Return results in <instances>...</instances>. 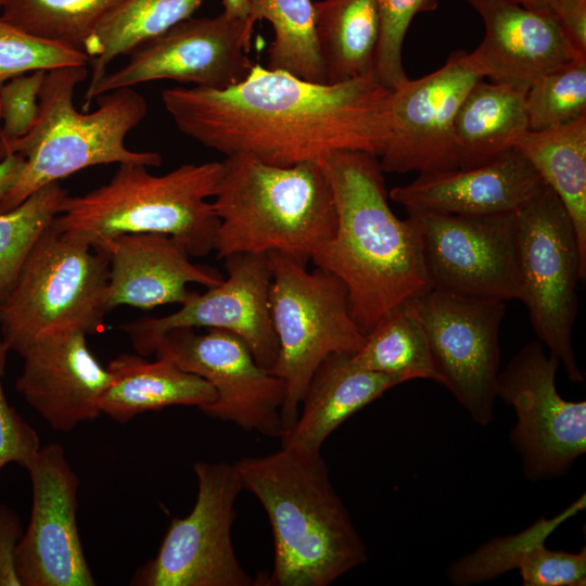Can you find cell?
<instances>
[{
	"instance_id": "ab89813d",
	"label": "cell",
	"mask_w": 586,
	"mask_h": 586,
	"mask_svg": "<svg viewBox=\"0 0 586 586\" xmlns=\"http://www.w3.org/2000/svg\"><path fill=\"white\" fill-rule=\"evenodd\" d=\"M22 535L17 515L0 505V586H22L16 571V549Z\"/></svg>"
},
{
	"instance_id": "8d00e7d4",
	"label": "cell",
	"mask_w": 586,
	"mask_h": 586,
	"mask_svg": "<svg viewBox=\"0 0 586 586\" xmlns=\"http://www.w3.org/2000/svg\"><path fill=\"white\" fill-rule=\"evenodd\" d=\"M515 568L525 586H584L586 549L571 553L548 549L539 542L523 553Z\"/></svg>"
},
{
	"instance_id": "44dd1931",
	"label": "cell",
	"mask_w": 586,
	"mask_h": 586,
	"mask_svg": "<svg viewBox=\"0 0 586 586\" xmlns=\"http://www.w3.org/2000/svg\"><path fill=\"white\" fill-rule=\"evenodd\" d=\"M22 357L16 390L53 429L69 431L102 413L100 400L112 373L89 351L85 332L46 339Z\"/></svg>"
},
{
	"instance_id": "7402d4cb",
	"label": "cell",
	"mask_w": 586,
	"mask_h": 586,
	"mask_svg": "<svg viewBox=\"0 0 586 586\" xmlns=\"http://www.w3.org/2000/svg\"><path fill=\"white\" fill-rule=\"evenodd\" d=\"M110 254L107 310L119 305L142 309L182 304L191 294L189 283L212 288L224 277L193 264L186 247L160 233L115 237L105 247Z\"/></svg>"
},
{
	"instance_id": "e0dca14e",
	"label": "cell",
	"mask_w": 586,
	"mask_h": 586,
	"mask_svg": "<svg viewBox=\"0 0 586 586\" xmlns=\"http://www.w3.org/2000/svg\"><path fill=\"white\" fill-rule=\"evenodd\" d=\"M454 51L437 71L391 90L390 136L378 157L383 173L458 169L455 118L466 94L480 79Z\"/></svg>"
},
{
	"instance_id": "f35d334b",
	"label": "cell",
	"mask_w": 586,
	"mask_h": 586,
	"mask_svg": "<svg viewBox=\"0 0 586 586\" xmlns=\"http://www.w3.org/2000/svg\"><path fill=\"white\" fill-rule=\"evenodd\" d=\"M5 349L0 335V470L15 462L25 469L31 463L40 449L36 431L17 413L4 394Z\"/></svg>"
},
{
	"instance_id": "f546056e",
	"label": "cell",
	"mask_w": 586,
	"mask_h": 586,
	"mask_svg": "<svg viewBox=\"0 0 586 586\" xmlns=\"http://www.w3.org/2000/svg\"><path fill=\"white\" fill-rule=\"evenodd\" d=\"M352 359L360 368L395 375L403 382L435 381L425 334L404 304L388 310L375 323Z\"/></svg>"
},
{
	"instance_id": "7a4b0ae2",
	"label": "cell",
	"mask_w": 586,
	"mask_h": 586,
	"mask_svg": "<svg viewBox=\"0 0 586 586\" xmlns=\"http://www.w3.org/2000/svg\"><path fill=\"white\" fill-rule=\"evenodd\" d=\"M322 167L337 219L311 260L344 283L352 317L366 335L388 310L431 289L420 233L411 217L392 212L378 156L340 151Z\"/></svg>"
},
{
	"instance_id": "d590c367",
	"label": "cell",
	"mask_w": 586,
	"mask_h": 586,
	"mask_svg": "<svg viewBox=\"0 0 586 586\" xmlns=\"http://www.w3.org/2000/svg\"><path fill=\"white\" fill-rule=\"evenodd\" d=\"M380 35L373 77L388 89L408 79L402 61L405 36L412 18L420 12L433 11L437 0H377Z\"/></svg>"
},
{
	"instance_id": "6da1fadb",
	"label": "cell",
	"mask_w": 586,
	"mask_h": 586,
	"mask_svg": "<svg viewBox=\"0 0 586 586\" xmlns=\"http://www.w3.org/2000/svg\"><path fill=\"white\" fill-rule=\"evenodd\" d=\"M391 89L374 77L313 82L254 63L224 89L171 87L165 110L183 135L226 156L275 166L322 165L335 152L380 156L390 136Z\"/></svg>"
},
{
	"instance_id": "52a82bcc",
	"label": "cell",
	"mask_w": 586,
	"mask_h": 586,
	"mask_svg": "<svg viewBox=\"0 0 586 586\" xmlns=\"http://www.w3.org/2000/svg\"><path fill=\"white\" fill-rule=\"evenodd\" d=\"M109 251L52 224L26 257L13 289L0 303V335L22 356L60 334L98 333L109 311Z\"/></svg>"
},
{
	"instance_id": "d6a6232c",
	"label": "cell",
	"mask_w": 586,
	"mask_h": 586,
	"mask_svg": "<svg viewBox=\"0 0 586 586\" xmlns=\"http://www.w3.org/2000/svg\"><path fill=\"white\" fill-rule=\"evenodd\" d=\"M528 130L537 131L586 116V58L574 59L538 77L527 89Z\"/></svg>"
},
{
	"instance_id": "f1b7e54d",
	"label": "cell",
	"mask_w": 586,
	"mask_h": 586,
	"mask_svg": "<svg viewBox=\"0 0 586 586\" xmlns=\"http://www.w3.org/2000/svg\"><path fill=\"white\" fill-rule=\"evenodd\" d=\"M252 23L266 20L273 31L267 66L313 82H327L318 51L310 0H249Z\"/></svg>"
},
{
	"instance_id": "5bb4252c",
	"label": "cell",
	"mask_w": 586,
	"mask_h": 586,
	"mask_svg": "<svg viewBox=\"0 0 586 586\" xmlns=\"http://www.w3.org/2000/svg\"><path fill=\"white\" fill-rule=\"evenodd\" d=\"M559 362L542 342L532 341L497 375V397L517 413L511 438L530 480L562 474L586 451V402L560 396Z\"/></svg>"
},
{
	"instance_id": "4dcf8cb0",
	"label": "cell",
	"mask_w": 586,
	"mask_h": 586,
	"mask_svg": "<svg viewBox=\"0 0 586 586\" xmlns=\"http://www.w3.org/2000/svg\"><path fill=\"white\" fill-rule=\"evenodd\" d=\"M122 1L0 0V15L29 35L84 52L98 24Z\"/></svg>"
},
{
	"instance_id": "30bf717a",
	"label": "cell",
	"mask_w": 586,
	"mask_h": 586,
	"mask_svg": "<svg viewBox=\"0 0 586 586\" xmlns=\"http://www.w3.org/2000/svg\"><path fill=\"white\" fill-rule=\"evenodd\" d=\"M198 496L186 518L173 519L158 552L133 574L138 586H252L232 544L234 502L243 488L235 464L198 461Z\"/></svg>"
},
{
	"instance_id": "ee69618b",
	"label": "cell",
	"mask_w": 586,
	"mask_h": 586,
	"mask_svg": "<svg viewBox=\"0 0 586 586\" xmlns=\"http://www.w3.org/2000/svg\"><path fill=\"white\" fill-rule=\"evenodd\" d=\"M528 9H549L552 0H513Z\"/></svg>"
},
{
	"instance_id": "4fadbf2b",
	"label": "cell",
	"mask_w": 586,
	"mask_h": 586,
	"mask_svg": "<svg viewBox=\"0 0 586 586\" xmlns=\"http://www.w3.org/2000/svg\"><path fill=\"white\" fill-rule=\"evenodd\" d=\"M515 214L408 213L420 233L431 289L470 298L519 300Z\"/></svg>"
},
{
	"instance_id": "3957f363",
	"label": "cell",
	"mask_w": 586,
	"mask_h": 586,
	"mask_svg": "<svg viewBox=\"0 0 586 586\" xmlns=\"http://www.w3.org/2000/svg\"><path fill=\"white\" fill-rule=\"evenodd\" d=\"M234 464L271 525L273 564L260 585L328 586L367 561L320 451L281 447Z\"/></svg>"
},
{
	"instance_id": "5b68a950",
	"label": "cell",
	"mask_w": 586,
	"mask_h": 586,
	"mask_svg": "<svg viewBox=\"0 0 586 586\" xmlns=\"http://www.w3.org/2000/svg\"><path fill=\"white\" fill-rule=\"evenodd\" d=\"M87 76L84 65L46 72L34 127L24 137L0 144V161L11 154L24 157L16 182L0 202V213L16 207L40 188L90 166L162 164L160 153L132 151L125 145L128 132L148 113L144 97L132 87L119 88L98 95L95 110L80 113L74 105V93Z\"/></svg>"
},
{
	"instance_id": "2e32d148",
	"label": "cell",
	"mask_w": 586,
	"mask_h": 586,
	"mask_svg": "<svg viewBox=\"0 0 586 586\" xmlns=\"http://www.w3.org/2000/svg\"><path fill=\"white\" fill-rule=\"evenodd\" d=\"M224 260L227 277L203 294L191 292L179 310L122 327L139 355L153 354L156 340L173 329H221L241 337L257 364L270 370L277 358L278 340L269 308L272 275L268 253L233 254Z\"/></svg>"
},
{
	"instance_id": "60d3db41",
	"label": "cell",
	"mask_w": 586,
	"mask_h": 586,
	"mask_svg": "<svg viewBox=\"0 0 586 586\" xmlns=\"http://www.w3.org/2000/svg\"><path fill=\"white\" fill-rule=\"evenodd\" d=\"M549 9L573 49L586 58V0H552Z\"/></svg>"
},
{
	"instance_id": "d6986e66",
	"label": "cell",
	"mask_w": 586,
	"mask_h": 586,
	"mask_svg": "<svg viewBox=\"0 0 586 586\" xmlns=\"http://www.w3.org/2000/svg\"><path fill=\"white\" fill-rule=\"evenodd\" d=\"M481 15L485 34L466 53L468 66L482 78L527 91L545 73L581 56L550 9H528L513 0H467Z\"/></svg>"
},
{
	"instance_id": "7c38bea8",
	"label": "cell",
	"mask_w": 586,
	"mask_h": 586,
	"mask_svg": "<svg viewBox=\"0 0 586 586\" xmlns=\"http://www.w3.org/2000/svg\"><path fill=\"white\" fill-rule=\"evenodd\" d=\"M254 25L249 17L225 12L187 18L135 49L124 66L106 73L84 98V110L100 94L160 79L212 89L237 85L254 65L250 58Z\"/></svg>"
},
{
	"instance_id": "484cf974",
	"label": "cell",
	"mask_w": 586,
	"mask_h": 586,
	"mask_svg": "<svg viewBox=\"0 0 586 586\" xmlns=\"http://www.w3.org/2000/svg\"><path fill=\"white\" fill-rule=\"evenodd\" d=\"M314 29L326 81L373 77L380 35L377 0L313 2Z\"/></svg>"
},
{
	"instance_id": "9c48e42d",
	"label": "cell",
	"mask_w": 586,
	"mask_h": 586,
	"mask_svg": "<svg viewBox=\"0 0 586 586\" xmlns=\"http://www.w3.org/2000/svg\"><path fill=\"white\" fill-rule=\"evenodd\" d=\"M520 297L539 341L572 382L584 381L572 345L577 282L586 276L566 208L546 183L515 214Z\"/></svg>"
},
{
	"instance_id": "ffe728a7",
	"label": "cell",
	"mask_w": 586,
	"mask_h": 586,
	"mask_svg": "<svg viewBox=\"0 0 586 586\" xmlns=\"http://www.w3.org/2000/svg\"><path fill=\"white\" fill-rule=\"evenodd\" d=\"M544 184L523 154L510 148L476 167L421 173L388 195L407 213L486 216L518 213Z\"/></svg>"
},
{
	"instance_id": "603a6c76",
	"label": "cell",
	"mask_w": 586,
	"mask_h": 586,
	"mask_svg": "<svg viewBox=\"0 0 586 586\" xmlns=\"http://www.w3.org/2000/svg\"><path fill=\"white\" fill-rule=\"evenodd\" d=\"M400 383L398 377L360 368L352 355H329L315 370L295 422L281 434V447L320 451L345 420Z\"/></svg>"
},
{
	"instance_id": "8fae6325",
	"label": "cell",
	"mask_w": 586,
	"mask_h": 586,
	"mask_svg": "<svg viewBox=\"0 0 586 586\" xmlns=\"http://www.w3.org/2000/svg\"><path fill=\"white\" fill-rule=\"evenodd\" d=\"M403 304L425 334L435 382L444 385L476 423L489 424L497 398L504 301L430 289Z\"/></svg>"
},
{
	"instance_id": "e575fe53",
	"label": "cell",
	"mask_w": 586,
	"mask_h": 586,
	"mask_svg": "<svg viewBox=\"0 0 586 586\" xmlns=\"http://www.w3.org/2000/svg\"><path fill=\"white\" fill-rule=\"evenodd\" d=\"M584 505L585 496H582L560 518L550 521L542 520L522 534L493 540L480 551L455 563L449 572L451 581L459 585L469 584L515 568L519 559L528 548L544 542L545 536L563 520L564 515L576 512Z\"/></svg>"
},
{
	"instance_id": "4316f807",
	"label": "cell",
	"mask_w": 586,
	"mask_h": 586,
	"mask_svg": "<svg viewBox=\"0 0 586 586\" xmlns=\"http://www.w3.org/2000/svg\"><path fill=\"white\" fill-rule=\"evenodd\" d=\"M566 208L586 263V116L544 130H527L513 143Z\"/></svg>"
},
{
	"instance_id": "b9f144b4",
	"label": "cell",
	"mask_w": 586,
	"mask_h": 586,
	"mask_svg": "<svg viewBox=\"0 0 586 586\" xmlns=\"http://www.w3.org/2000/svg\"><path fill=\"white\" fill-rule=\"evenodd\" d=\"M24 166V157L11 154L0 161V202L16 182Z\"/></svg>"
},
{
	"instance_id": "9a60e30c",
	"label": "cell",
	"mask_w": 586,
	"mask_h": 586,
	"mask_svg": "<svg viewBox=\"0 0 586 586\" xmlns=\"http://www.w3.org/2000/svg\"><path fill=\"white\" fill-rule=\"evenodd\" d=\"M156 358H167L207 381L216 399L202 409L246 431L269 437L282 433L284 383L255 360L247 344L227 330L173 329L154 343Z\"/></svg>"
},
{
	"instance_id": "ba28073f",
	"label": "cell",
	"mask_w": 586,
	"mask_h": 586,
	"mask_svg": "<svg viewBox=\"0 0 586 586\" xmlns=\"http://www.w3.org/2000/svg\"><path fill=\"white\" fill-rule=\"evenodd\" d=\"M268 258L269 308L278 340L269 371L284 383L283 433L295 422L319 364L331 354L354 355L365 335L352 317L347 290L337 277L320 269L308 272L306 266L278 252H269Z\"/></svg>"
},
{
	"instance_id": "cb8c5ba5",
	"label": "cell",
	"mask_w": 586,
	"mask_h": 586,
	"mask_svg": "<svg viewBox=\"0 0 586 586\" xmlns=\"http://www.w3.org/2000/svg\"><path fill=\"white\" fill-rule=\"evenodd\" d=\"M106 368L112 382L100 400V409L122 423L141 412L175 405L196 406L202 410L216 399V392L207 381L167 358L148 361L139 354H122Z\"/></svg>"
},
{
	"instance_id": "8992f818",
	"label": "cell",
	"mask_w": 586,
	"mask_h": 586,
	"mask_svg": "<svg viewBox=\"0 0 586 586\" xmlns=\"http://www.w3.org/2000/svg\"><path fill=\"white\" fill-rule=\"evenodd\" d=\"M221 162L183 164L152 175L141 164H119L111 180L79 196L67 195L53 225L104 249L117 235L166 234L190 256L214 251L218 217L213 203Z\"/></svg>"
},
{
	"instance_id": "83f0119b",
	"label": "cell",
	"mask_w": 586,
	"mask_h": 586,
	"mask_svg": "<svg viewBox=\"0 0 586 586\" xmlns=\"http://www.w3.org/2000/svg\"><path fill=\"white\" fill-rule=\"evenodd\" d=\"M205 0H124L98 24L84 52L91 74L86 98L106 74L109 64L192 17Z\"/></svg>"
},
{
	"instance_id": "836d02e7",
	"label": "cell",
	"mask_w": 586,
	"mask_h": 586,
	"mask_svg": "<svg viewBox=\"0 0 586 586\" xmlns=\"http://www.w3.org/2000/svg\"><path fill=\"white\" fill-rule=\"evenodd\" d=\"M89 62L85 52L29 35L0 15V88L9 79L30 72L87 66Z\"/></svg>"
},
{
	"instance_id": "1f68e13d",
	"label": "cell",
	"mask_w": 586,
	"mask_h": 586,
	"mask_svg": "<svg viewBox=\"0 0 586 586\" xmlns=\"http://www.w3.org/2000/svg\"><path fill=\"white\" fill-rule=\"evenodd\" d=\"M67 195L60 182H52L0 213V303L10 294L26 257L59 215Z\"/></svg>"
},
{
	"instance_id": "ac0fdd59",
	"label": "cell",
	"mask_w": 586,
	"mask_h": 586,
	"mask_svg": "<svg viewBox=\"0 0 586 586\" xmlns=\"http://www.w3.org/2000/svg\"><path fill=\"white\" fill-rule=\"evenodd\" d=\"M26 470L33 506L16 549L22 586H93L77 526L79 479L63 447L50 444L40 448Z\"/></svg>"
},
{
	"instance_id": "7bdbcfd3",
	"label": "cell",
	"mask_w": 586,
	"mask_h": 586,
	"mask_svg": "<svg viewBox=\"0 0 586 586\" xmlns=\"http://www.w3.org/2000/svg\"><path fill=\"white\" fill-rule=\"evenodd\" d=\"M222 12L238 17H249V0H222Z\"/></svg>"
},
{
	"instance_id": "d4e9b609",
	"label": "cell",
	"mask_w": 586,
	"mask_h": 586,
	"mask_svg": "<svg viewBox=\"0 0 586 586\" xmlns=\"http://www.w3.org/2000/svg\"><path fill=\"white\" fill-rule=\"evenodd\" d=\"M525 94L512 85L484 79L472 86L455 118L459 168L486 164L513 148L528 130Z\"/></svg>"
},
{
	"instance_id": "277c9868",
	"label": "cell",
	"mask_w": 586,
	"mask_h": 586,
	"mask_svg": "<svg viewBox=\"0 0 586 586\" xmlns=\"http://www.w3.org/2000/svg\"><path fill=\"white\" fill-rule=\"evenodd\" d=\"M214 194L218 258L278 252L306 266L336 228V207L322 165L275 166L226 156Z\"/></svg>"
},
{
	"instance_id": "74e56055",
	"label": "cell",
	"mask_w": 586,
	"mask_h": 586,
	"mask_svg": "<svg viewBox=\"0 0 586 586\" xmlns=\"http://www.w3.org/2000/svg\"><path fill=\"white\" fill-rule=\"evenodd\" d=\"M46 72L20 75L1 86L0 144L24 137L34 127L39 115V95Z\"/></svg>"
}]
</instances>
